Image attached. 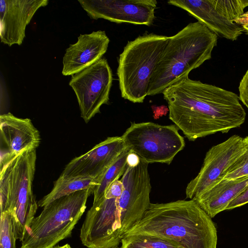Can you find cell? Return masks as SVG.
<instances>
[{
    "label": "cell",
    "instance_id": "obj_1",
    "mask_svg": "<svg viewBox=\"0 0 248 248\" xmlns=\"http://www.w3.org/2000/svg\"><path fill=\"white\" fill-rule=\"evenodd\" d=\"M169 119L190 141L227 133L245 122L246 113L235 93L184 78L163 92Z\"/></svg>",
    "mask_w": 248,
    "mask_h": 248
},
{
    "label": "cell",
    "instance_id": "obj_2",
    "mask_svg": "<svg viewBox=\"0 0 248 248\" xmlns=\"http://www.w3.org/2000/svg\"><path fill=\"white\" fill-rule=\"evenodd\" d=\"M211 218L193 199L151 203L125 236H156L183 248H217V231Z\"/></svg>",
    "mask_w": 248,
    "mask_h": 248
},
{
    "label": "cell",
    "instance_id": "obj_3",
    "mask_svg": "<svg viewBox=\"0 0 248 248\" xmlns=\"http://www.w3.org/2000/svg\"><path fill=\"white\" fill-rule=\"evenodd\" d=\"M217 36L199 21L190 23L169 37L151 78L148 95L162 92L188 77L192 70L211 58Z\"/></svg>",
    "mask_w": 248,
    "mask_h": 248
},
{
    "label": "cell",
    "instance_id": "obj_4",
    "mask_svg": "<svg viewBox=\"0 0 248 248\" xmlns=\"http://www.w3.org/2000/svg\"><path fill=\"white\" fill-rule=\"evenodd\" d=\"M36 149L27 150L0 166V214L12 215L17 240L22 241L38 206L32 190Z\"/></svg>",
    "mask_w": 248,
    "mask_h": 248
},
{
    "label": "cell",
    "instance_id": "obj_5",
    "mask_svg": "<svg viewBox=\"0 0 248 248\" xmlns=\"http://www.w3.org/2000/svg\"><path fill=\"white\" fill-rule=\"evenodd\" d=\"M168 40L166 36L149 33L127 43L119 56L117 70L123 98L133 103L143 102Z\"/></svg>",
    "mask_w": 248,
    "mask_h": 248
},
{
    "label": "cell",
    "instance_id": "obj_6",
    "mask_svg": "<svg viewBox=\"0 0 248 248\" xmlns=\"http://www.w3.org/2000/svg\"><path fill=\"white\" fill-rule=\"evenodd\" d=\"M93 189L76 191L44 207L31 222L20 248H52L71 236Z\"/></svg>",
    "mask_w": 248,
    "mask_h": 248
},
{
    "label": "cell",
    "instance_id": "obj_7",
    "mask_svg": "<svg viewBox=\"0 0 248 248\" xmlns=\"http://www.w3.org/2000/svg\"><path fill=\"white\" fill-rule=\"evenodd\" d=\"M178 129L175 125L133 122L121 137L126 148L143 161L170 164L185 146Z\"/></svg>",
    "mask_w": 248,
    "mask_h": 248
},
{
    "label": "cell",
    "instance_id": "obj_8",
    "mask_svg": "<svg viewBox=\"0 0 248 248\" xmlns=\"http://www.w3.org/2000/svg\"><path fill=\"white\" fill-rule=\"evenodd\" d=\"M112 80V70L103 58L71 76L69 85L76 94L81 117L85 123L108 103Z\"/></svg>",
    "mask_w": 248,
    "mask_h": 248
},
{
    "label": "cell",
    "instance_id": "obj_9",
    "mask_svg": "<svg viewBox=\"0 0 248 248\" xmlns=\"http://www.w3.org/2000/svg\"><path fill=\"white\" fill-rule=\"evenodd\" d=\"M243 138L232 135L206 152L199 173L187 185L186 198L194 199L219 180L243 153Z\"/></svg>",
    "mask_w": 248,
    "mask_h": 248
},
{
    "label": "cell",
    "instance_id": "obj_10",
    "mask_svg": "<svg viewBox=\"0 0 248 248\" xmlns=\"http://www.w3.org/2000/svg\"><path fill=\"white\" fill-rule=\"evenodd\" d=\"M93 19H104L116 23L151 25L155 18V0H78Z\"/></svg>",
    "mask_w": 248,
    "mask_h": 248
},
{
    "label": "cell",
    "instance_id": "obj_11",
    "mask_svg": "<svg viewBox=\"0 0 248 248\" xmlns=\"http://www.w3.org/2000/svg\"><path fill=\"white\" fill-rule=\"evenodd\" d=\"M126 149L121 137H108L85 154L71 160L61 175L89 177L96 179L98 184L106 170Z\"/></svg>",
    "mask_w": 248,
    "mask_h": 248
},
{
    "label": "cell",
    "instance_id": "obj_12",
    "mask_svg": "<svg viewBox=\"0 0 248 248\" xmlns=\"http://www.w3.org/2000/svg\"><path fill=\"white\" fill-rule=\"evenodd\" d=\"M48 0H0V42L11 46L20 45L25 37V31L33 16Z\"/></svg>",
    "mask_w": 248,
    "mask_h": 248
},
{
    "label": "cell",
    "instance_id": "obj_13",
    "mask_svg": "<svg viewBox=\"0 0 248 248\" xmlns=\"http://www.w3.org/2000/svg\"><path fill=\"white\" fill-rule=\"evenodd\" d=\"M1 140L6 151L1 153L2 166L22 152L36 149L40 142L39 132L28 118H19L11 113L0 116Z\"/></svg>",
    "mask_w": 248,
    "mask_h": 248
},
{
    "label": "cell",
    "instance_id": "obj_14",
    "mask_svg": "<svg viewBox=\"0 0 248 248\" xmlns=\"http://www.w3.org/2000/svg\"><path fill=\"white\" fill-rule=\"evenodd\" d=\"M109 43L104 31L80 34L77 42L65 50L62 74L72 76L99 61L107 52Z\"/></svg>",
    "mask_w": 248,
    "mask_h": 248
},
{
    "label": "cell",
    "instance_id": "obj_15",
    "mask_svg": "<svg viewBox=\"0 0 248 248\" xmlns=\"http://www.w3.org/2000/svg\"><path fill=\"white\" fill-rule=\"evenodd\" d=\"M168 3L186 11L220 37L234 41L244 31L241 25L230 21L217 10L211 0H170Z\"/></svg>",
    "mask_w": 248,
    "mask_h": 248
},
{
    "label": "cell",
    "instance_id": "obj_16",
    "mask_svg": "<svg viewBox=\"0 0 248 248\" xmlns=\"http://www.w3.org/2000/svg\"><path fill=\"white\" fill-rule=\"evenodd\" d=\"M248 186V176L235 179H219L193 199L211 218L226 210L229 204Z\"/></svg>",
    "mask_w": 248,
    "mask_h": 248
},
{
    "label": "cell",
    "instance_id": "obj_17",
    "mask_svg": "<svg viewBox=\"0 0 248 248\" xmlns=\"http://www.w3.org/2000/svg\"><path fill=\"white\" fill-rule=\"evenodd\" d=\"M98 185V181L89 177H63L61 175L54 183L53 188L38 202V206L45 207L54 201L76 191L93 189Z\"/></svg>",
    "mask_w": 248,
    "mask_h": 248
},
{
    "label": "cell",
    "instance_id": "obj_18",
    "mask_svg": "<svg viewBox=\"0 0 248 248\" xmlns=\"http://www.w3.org/2000/svg\"><path fill=\"white\" fill-rule=\"evenodd\" d=\"M130 152L126 149L101 176L98 185L93 189V202L103 197L108 186L124 173L128 166L127 157Z\"/></svg>",
    "mask_w": 248,
    "mask_h": 248
},
{
    "label": "cell",
    "instance_id": "obj_19",
    "mask_svg": "<svg viewBox=\"0 0 248 248\" xmlns=\"http://www.w3.org/2000/svg\"><path fill=\"white\" fill-rule=\"evenodd\" d=\"M121 244L120 248H183L166 239L141 234L125 236Z\"/></svg>",
    "mask_w": 248,
    "mask_h": 248
},
{
    "label": "cell",
    "instance_id": "obj_20",
    "mask_svg": "<svg viewBox=\"0 0 248 248\" xmlns=\"http://www.w3.org/2000/svg\"><path fill=\"white\" fill-rule=\"evenodd\" d=\"M215 9L232 22L239 18L248 6V0H211Z\"/></svg>",
    "mask_w": 248,
    "mask_h": 248
},
{
    "label": "cell",
    "instance_id": "obj_21",
    "mask_svg": "<svg viewBox=\"0 0 248 248\" xmlns=\"http://www.w3.org/2000/svg\"><path fill=\"white\" fill-rule=\"evenodd\" d=\"M243 153L219 179H235L248 176V136L243 138Z\"/></svg>",
    "mask_w": 248,
    "mask_h": 248
},
{
    "label": "cell",
    "instance_id": "obj_22",
    "mask_svg": "<svg viewBox=\"0 0 248 248\" xmlns=\"http://www.w3.org/2000/svg\"><path fill=\"white\" fill-rule=\"evenodd\" d=\"M16 240L11 214L9 212L0 214V248H16Z\"/></svg>",
    "mask_w": 248,
    "mask_h": 248
},
{
    "label": "cell",
    "instance_id": "obj_23",
    "mask_svg": "<svg viewBox=\"0 0 248 248\" xmlns=\"http://www.w3.org/2000/svg\"><path fill=\"white\" fill-rule=\"evenodd\" d=\"M123 184L119 179L112 182L106 190L104 196L106 198H119L123 190Z\"/></svg>",
    "mask_w": 248,
    "mask_h": 248
},
{
    "label": "cell",
    "instance_id": "obj_24",
    "mask_svg": "<svg viewBox=\"0 0 248 248\" xmlns=\"http://www.w3.org/2000/svg\"><path fill=\"white\" fill-rule=\"evenodd\" d=\"M238 89L239 100L248 109V69L240 82Z\"/></svg>",
    "mask_w": 248,
    "mask_h": 248
},
{
    "label": "cell",
    "instance_id": "obj_25",
    "mask_svg": "<svg viewBox=\"0 0 248 248\" xmlns=\"http://www.w3.org/2000/svg\"><path fill=\"white\" fill-rule=\"evenodd\" d=\"M248 203V186L226 208V210H232Z\"/></svg>",
    "mask_w": 248,
    "mask_h": 248
},
{
    "label": "cell",
    "instance_id": "obj_26",
    "mask_svg": "<svg viewBox=\"0 0 248 248\" xmlns=\"http://www.w3.org/2000/svg\"><path fill=\"white\" fill-rule=\"evenodd\" d=\"M140 159L135 153L130 152L127 157V163L128 166L135 167L138 165Z\"/></svg>",
    "mask_w": 248,
    "mask_h": 248
},
{
    "label": "cell",
    "instance_id": "obj_27",
    "mask_svg": "<svg viewBox=\"0 0 248 248\" xmlns=\"http://www.w3.org/2000/svg\"><path fill=\"white\" fill-rule=\"evenodd\" d=\"M235 23L240 24L242 26L244 31L248 33V18L245 17H240L237 19Z\"/></svg>",
    "mask_w": 248,
    "mask_h": 248
},
{
    "label": "cell",
    "instance_id": "obj_28",
    "mask_svg": "<svg viewBox=\"0 0 248 248\" xmlns=\"http://www.w3.org/2000/svg\"><path fill=\"white\" fill-rule=\"evenodd\" d=\"M52 248H72L68 244H66L63 246H54Z\"/></svg>",
    "mask_w": 248,
    "mask_h": 248
},
{
    "label": "cell",
    "instance_id": "obj_29",
    "mask_svg": "<svg viewBox=\"0 0 248 248\" xmlns=\"http://www.w3.org/2000/svg\"><path fill=\"white\" fill-rule=\"evenodd\" d=\"M240 17H245L248 18V11L245 12Z\"/></svg>",
    "mask_w": 248,
    "mask_h": 248
},
{
    "label": "cell",
    "instance_id": "obj_30",
    "mask_svg": "<svg viewBox=\"0 0 248 248\" xmlns=\"http://www.w3.org/2000/svg\"><path fill=\"white\" fill-rule=\"evenodd\" d=\"M120 248L118 247H114V248Z\"/></svg>",
    "mask_w": 248,
    "mask_h": 248
}]
</instances>
